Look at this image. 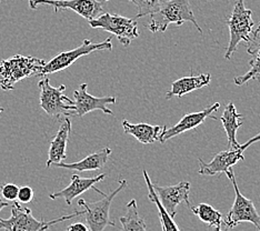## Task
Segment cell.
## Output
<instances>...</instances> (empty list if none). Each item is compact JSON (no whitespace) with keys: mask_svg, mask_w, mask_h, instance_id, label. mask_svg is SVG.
<instances>
[{"mask_svg":"<svg viewBox=\"0 0 260 231\" xmlns=\"http://www.w3.org/2000/svg\"><path fill=\"white\" fill-rule=\"evenodd\" d=\"M8 206H10L8 203H6V201H3L2 199H0V211H2L5 207H8Z\"/></svg>","mask_w":260,"mask_h":231,"instance_id":"cell-30","label":"cell"},{"mask_svg":"<svg viewBox=\"0 0 260 231\" xmlns=\"http://www.w3.org/2000/svg\"><path fill=\"white\" fill-rule=\"evenodd\" d=\"M34 195H35V192L31 187L22 186L19 188L18 197H17V199H18L20 204H29L34 199Z\"/></svg>","mask_w":260,"mask_h":231,"instance_id":"cell-27","label":"cell"},{"mask_svg":"<svg viewBox=\"0 0 260 231\" xmlns=\"http://www.w3.org/2000/svg\"><path fill=\"white\" fill-rule=\"evenodd\" d=\"M258 141H260V133L258 135H256L255 137H252V138H250L249 140H248L247 142H245L244 145H240V149L242 151H245L248 147L253 145V144H255V142H258Z\"/></svg>","mask_w":260,"mask_h":231,"instance_id":"cell-29","label":"cell"},{"mask_svg":"<svg viewBox=\"0 0 260 231\" xmlns=\"http://www.w3.org/2000/svg\"><path fill=\"white\" fill-rule=\"evenodd\" d=\"M89 25L94 29H103L109 34L115 35L122 46H129L133 40L139 37L138 25L136 19L127 18L117 14L104 13L96 19L90 20Z\"/></svg>","mask_w":260,"mask_h":231,"instance_id":"cell-8","label":"cell"},{"mask_svg":"<svg viewBox=\"0 0 260 231\" xmlns=\"http://www.w3.org/2000/svg\"><path fill=\"white\" fill-rule=\"evenodd\" d=\"M119 186L109 194H105L103 199L94 203H87L85 199H79L78 205L84 208V216L90 231H104L108 226L115 227V222L109 219V210L112 200L123 188L127 187V180L120 179Z\"/></svg>","mask_w":260,"mask_h":231,"instance_id":"cell-5","label":"cell"},{"mask_svg":"<svg viewBox=\"0 0 260 231\" xmlns=\"http://www.w3.org/2000/svg\"><path fill=\"white\" fill-rule=\"evenodd\" d=\"M70 133H72V121L68 117H64L60 127H59L58 133L56 134L55 138L52 139L49 147L48 160H47L46 163L48 168L55 163L62 162L67 158L66 149Z\"/></svg>","mask_w":260,"mask_h":231,"instance_id":"cell-17","label":"cell"},{"mask_svg":"<svg viewBox=\"0 0 260 231\" xmlns=\"http://www.w3.org/2000/svg\"><path fill=\"white\" fill-rule=\"evenodd\" d=\"M220 120L224 131L227 134L229 149H240V145L236 138V135H237V130L241 127L242 121H244V116L238 114L234 103H229L227 105Z\"/></svg>","mask_w":260,"mask_h":231,"instance_id":"cell-21","label":"cell"},{"mask_svg":"<svg viewBox=\"0 0 260 231\" xmlns=\"http://www.w3.org/2000/svg\"><path fill=\"white\" fill-rule=\"evenodd\" d=\"M149 30L151 32H165L167 30L170 23H175L177 26L184 25L189 21L198 29L200 34H203L202 28L199 27L193 15L189 0H166L161 2L158 10L150 16Z\"/></svg>","mask_w":260,"mask_h":231,"instance_id":"cell-1","label":"cell"},{"mask_svg":"<svg viewBox=\"0 0 260 231\" xmlns=\"http://www.w3.org/2000/svg\"><path fill=\"white\" fill-rule=\"evenodd\" d=\"M189 209L192 211L194 216H197L200 220L208 224L209 227L217 229H221V224L223 222V217L220 211L215 209L214 207L208 204H199L197 206H189Z\"/></svg>","mask_w":260,"mask_h":231,"instance_id":"cell-23","label":"cell"},{"mask_svg":"<svg viewBox=\"0 0 260 231\" xmlns=\"http://www.w3.org/2000/svg\"><path fill=\"white\" fill-rule=\"evenodd\" d=\"M152 187L165 210H166L173 218H175L177 213V207H178L182 201H185L188 207L190 206V203H189L190 183L188 181H181L175 186L169 187H160L158 186L157 183L152 182Z\"/></svg>","mask_w":260,"mask_h":231,"instance_id":"cell-12","label":"cell"},{"mask_svg":"<svg viewBox=\"0 0 260 231\" xmlns=\"http://www.w3.org/2000/svg\"><path fill=\"white\" fill-rule=\"evenodd\" d=\"M121 126L123 131L132 135L143 145H149L155 141H159L160 136L167 128L166 126H153L149 123H132L128 120H122Z\"/></svg>","mask_w":260,"mask_h":231,"instance_id":"cell-19","label":"cell"},{"mask_svg":"<svg viewBox=\"0 0 260 231\" xmlns=\"http://www.w3.org/2000/svg\"><path fill=\"white\" fill-rule=\"evenodd\" d=\"M245 159L244 151L241 149H228L220 151L212 158L210 162H205L199 158L198 174L203 176H216L226 174L233 166Z\"/></svg>","mask_w":260,"mask_h":231,"instance_id":"cell-14","label":"cell"},{"mask_svg":"<svg viewBox=\"0 0 260 231\" xmlns=\"http://www.w3.org/2000/svg\"><path fill=\"white\" fill-rule=\"evenodd\" d=\"M45 63L43 59L31 56L15 55L4 59L0 63V88L5 91L13 90L17 82L37 76Z\"/></svg>","mask_w":260,"mask_h":231,"instance_id":"cell-2","label":"cell"},{"mask_svg":"<svg viewBox=\"0 0 260 231\" xmlns=\"http://www.w3.org/2000/svg\"><path fill=\"white\" fill-rule=\"evenodd\" d=\"M105 2H109V0H105Z\"/></svg>","mask_w":260,"mask_h":231,"instance_id":"cell-34","label":"cell"},{"mask_svg":"<svg viewBox=\"0 0 260 231\" xmlns=\"http://www.w3.org/2000/svg\"><path fill=\"white\" fill-rule=\"evenodd\" d=\"M111 40H112L111 36L105 41H103V43H97V44L92 43V41L89 39H85L82 41V44L79 47H77V48L69 51L60 52L55 58H52L50 61L46 62L36 77H43V76L62 71L72 66V64L78 60L79 58L89 55L91 52L112 50Z\"/></svg>","mask_w":260,"mask_h":231,"instance_id":"cell-6","label":"cell"},{"mask_svg":"<svg viewBox=\"0 0 260 231\" xmlns=\"http://www.w3.org/2000/svg\"><path fill=\"white\" fill-rule=\"evenodd\" d=\"M143 175L145 178V181H146V185L148 187V198L151 201L152 204H155L158 212H159V218H160V222H161V227H162V231H180V229L177 226L176 222L174 221V218L171 217L169 213L165 210V208L162 207V205L160 204V201H159V198L157 193L153 190V187H152V182L149 178L148 173H147V170H143Z\"/></svg>","mask_w":260,"mask_h":231,"instance_id":"cell-22","label":"cell"},{"mask_svg":"<svg viewBox=\"0 0 260 231\" xmlns=\"http://www.w3.org/2000/svg\"><path fill=\"white\" fill-rule=\"evenodd\" d=\"M219 107H220V104L216 103L214 105L207 107V108H205L202 111L191 112V114L184 115V117L181 118L179 122L174 124L173 127L166 128V130H165L162 135L160 136V138H159V142L164 144V142H166L171 138L177 137V136H179L186 131H189V130L197 128L207 119V118H212V119H215V117L211 115L219 109Z\"/></svg>","mask_w":260,"mask_h":231,"instance_id":"cell-13","label":"cell"},{"mask_svg":"<svg viewBox=\"0 0 260 231\" xmlns=\"http://www.w3.org/2000/svg\"><path fill=\"white\" fill-rule=\"evenodd\" d=\"M40 5L51 6L56 14L59 10H73L88 21L104 14L103 4L98 0H29V7L34 10Z\"/></svg>","mask_w":260,"mask_h":231,"instance_id":"cell-10","label":"cell"},{"mask_svg":"<svg viewBox=\"0 0 260 231\" xmlns=\"http://www.w3.org/2000/svg\"><path fill=\"white\" fill-rule=\"evenodd\" d=\"M247 52L251 56L249 61L250 69L245 75L236 77L235 85L242 86L252 79L260 80V22L250 35V40L247 44Z\"/></svg>","mask_w":260,"mask_h":231,"instance_id":"cell-16","label":"cell"},{"mask_svg":"<svg viewBox=\"0 0 260 231\" xmlns=\"http://www.w3.org/2000/svg\"><path fill=\"white\" fill-rule=\"evenodd\" d=\"M251 16L252 11L246 8L245 0H237L232 15L226 20L230 34L228 48L224 53V59H227V60H229L234 53L237 51L238 45L241 41H245L247 44L249 43L253 27Z\"/></svg>","mask_w":260,"mask_h":231,"instance_id":"cell-4","label":"cell"},{"mask_svg":"<svg viewBox=\"0 0 260 231\" xmlns=\"http://www.w3.org/2000/svg\"><path fill=\"white\" fill-rule=\"evenodd\" d=\"M2 2H5V0H0V3H2Z\"/></svg>","mask_w":260,"mask_h":231,"instance_id":"cell-33","label":"cell"},{"mask_svg":"<svg viewBox=\"0 0 260 231\" xmlns=\"http://www.w3.org/2000/svg\"><path fill=\"white\" fill-rule=\"evenodd\" d=\"M120 222L122 231H148L145 220L139 216L137 201L135 199H132L127 204L126 216L120 218Z\"/></svg>","mask_w":260,"mask_h":231,"instance_id":"cell-24","label":"cell"},{"mask_svg":"<svg viewBox=\"0 0 260 231\" xmlns=\"http://www.w3.org/2000/svg\"><path fill=\"white\" fill-rule=\"evenodd\" d=\"M210 74H200L198 76L191 75L188 77H182V78L177 79L171 84L170 90L166 93V99H170L173 97L181 98L189 92L208 86L210 84Z\"/></svg>","mask_w":260,"mask_h":231,"instance_id":"cell-20","label":"cell"},{"mask_svg":"<svg viewBox=\"0 0 260 231\" xmlns=\"http://www.w3.org/2000/svg\"><path fill=\"white\" fill-rule=\"evenodd\" d=\"M128 2L133 3L138 9L136 18H141L155 14L160 6L161 0H128Z\"/></svg>","mask_w":260,"mask_h":231,"instance_id":"cell-25","label":"cell"},{"mask_svg":"<svg viewBox=\"0 0 260 231\" xmlns=\"http://www.w3.org/2000/svg\"><path fill=\"white\" fill-rule=\"evenodd\" d=\"M111 155V149L109 147H105L96 152L91 153V155L87 156L80 161L73 162V163H66V162H59L52 166L58 168L69 169V170H76L84 173V171H94L98 169H102L107 163L109 156Z\"/></svg>","mask_w":260,"mask_h":231,"instance_id":"cell-18","label":"cell"},{"mask_svg":"<svg viewBox=\"0 0 260 231\" xmlns=\"http://www.w3.org/2000/svg\"><path fill=\"white\" fill-rule=\"evenodd\" d=\"M87 84H82L74 91L75 99L72 116L84 117L93 110H102L106 115H114L108 106L116 104V97H93L87 92Z\"/></svg>","mask_w":260,"mask_h":231,"instance_id":"cell-11","label":"cell"},{"mask_svg":"<svg viewBox=\"0 0 260 231\" xmlns=\"http://www.w3.org/2000/svg\"><path fill=\"white\" fill-rule=\"evenodd\" d=\"M67 231H90V230L85 223L75 222V223L69 224V226L67 227Z\"/></svg>","mask_w":260,"mask_h":231,"instance_id":"cell-28","label":"cell"},{"mask_svg":"<svg viewBox=\"0 0 260 231\" xmlns=\"http://www.w3.org/2000/svg\"><path fill=\"white\" fill-rule=\"evenodd\" d=\"M228 179L232 181L235 189V201L229 210L224 224L228 228H235L241 222H250L260 231V216L250 199L246 198L239 190L237 181H236L235 173L233 169H229L226 173Z\"/></svg>","mask_w":260,"mask_h":231,"instance_id":"cell-9","label":"cell"},{"mask_svg":"<svg viewBox=\"0 0 260 231\" xmlns=\"http://www.w3.org/2000/svg\"><path fill=\"white\" fill-rule=\"evenodd\" d=\"M18 191L19 187L14 185V183H5L0 188V193H2L3 198L7 201H11V203H15L18 197Z\"/></svg>","mask_w":260,"mask_h":231,"instance_id":"cell-26","label":"cell"},{"mask_svg":"<svg viewBox=\"0 0 260 231\" xmlns=\"http://www.w3.org/2000/svg\"><path fill=\"white\" fill-rule=\"evenodd\" d=\"M84 215L82 211H75L72 215L62 216L50 221H45L44 219H38L32 216V211L22 207L19 203H15L11 206V216L8 219L0 218V229L5 231H46L54 224L69 220L75 217Z\"/></svg>","mask_w":260,"mask_h":231,"instance_id":"cell-3","label":"cell"},{"mask_svg":"<svg viewBox=\"0 0 260 231\" xmlns=\"http://www.w3.org/2000/svg\"><path fill=\"white\" fill-rule=\"evenodd\" d=\"M215 231H221V229H217V230H215Z\"/></svg>","mask_w":260,"mask_h":231,"instance_id":"cell-32","label":"cell"},{"mask_svg":"<svg viewBox=\"0 0 260 231\" xmlns=\"http://www.w3.org/2000/svg\"><path fill=\"white\" fill-rule=\"evenodd\" d=\"M105 178H106V174H102V175H99L97 177H92V178H81L78 175H74L72 177V182H70V185L68 187H66L64 189H62V190L58 191V192L51 193L49 197L52 200L58 199V198H62V199H64V201H66V204L69 206V205H72L73 200L75 198H77L78 195L86 192L87 190H89V189H93V190H96L97 192L105 195L106 193L100 191L99 189L94 187L96 186V183L103 181Z\"/></svg>","mask_w":260,"mask_h":231,"instance_id":"cell-15","label":"cell"},{"mask_svg":"<svg viewBox=\"0 0 260 231\" xmlns=\"http://www.w3.org/2000/svg\"><path fill=\"white\" fill-rule=\"evenodd\" d=\"M2 112H4V108L3 107H0V114H2Z\"/></svg>","mask_w":260,"mask_h":231,"instance_id":"cell-31","label":"cell"},{"mask_svg":"<svg viewBox=\"0 0 260 231\" xmlns=\"http://www.w3.org/2000/svg\"><path fill=\"white\" fill-rule=\"evenodd\" d=\"M40 89V107L47 115L59 119L61 117H70L74 110V100L64 96L66 86L52 87L48 77L38 82Z\"/></svg>","mask_w":260,"mask_h":231,"instance_id":"cell-7","label":"cell"}]
</instances>
